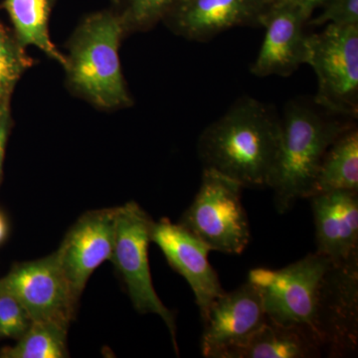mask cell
<instances>
[{
    "label": "cell",
    "mask_w": 358,
    "mask_h": 358,
    "mask_svg": "<svg viewBox=\"0 0 358 358\" xmlns=\"http://www.w3.org/2000/svg\"><path fill=\"white\" fill-rule=\"evenodd\" d=\"M282 122L274 108L243 96L202 131L199 154L211 169L243 187L267 186L279 159Z\"/></svg>",
    "instance_id": "cell-1"
},
{
    "label": "cell",
    "mask_w": 358,
    "mask_h": 358,
    "mask_svg": "<svg viewBox=\"0 0 358 358\" xmlns=\"http://www.w3.org/2000/svg\"><path fill=\"white\" fill-rule=\"evenodd\" d=\"M338 115L322 113L303 99L289 101L282 122L279 159L268 187L274 192L275 206L285 213L298 200L308 199L327 150L343 131L352 127Z\"/></svg>",
    "instance_id": "cell-2"
},
{
    "label": "cell",
    "mask_w": 358,
    "mask_h": 358,
    "mask_svg": "<svg viewBox=\"0 0 358 358\" xmlns=\"http://www.w3.org/2000/svg\"><path fill=\"white\" fill-rule=\"evenodd\" d=\"M126 33L121 15L101 11L87 16L68 43V84L96 107L117 109L133 103L119 56Z\"/></svg>",
    "instance_id": "cell-3"
},
{
    "label": "cell",
    "mask_w": 358,
    "mask_h": 358,
    "mask_svg": "<svg viewBox=\"0 0 358 358\" xmlns=\"http://www.w3.org/2000/svg\"><path fill=\"white\" fill-rule=\"evenodd\" d=\"M331 265L315 251L280 270L253 268L248 281L260 292L268 320L303 329L315 341L320 286Z\"/></svg>",
    "instance_id": "cell-4"
},
{
    "label": "cell",
    "mask_w": 358,
    "mask_h": 358,
    "mask_svg": "<svg viewBox=\"0 0 358 358\" xmlns=\"http://www.w3.org/2000/svg\"><path fill=\"white\" fill-rule=\"evenodd\" d=\"M243 186L222 173L203 169L201 185L180 225L211 251L241 254L251 239L241 194Z\"/></svg>",
    "instance_id": "cell-5"
},
{
    "label": "cell",
    "mask_w": 358,
    "mask_h": 358,
    "mask_svg": "<svg viewBox=\"0 0 358 358\" xmlns=\"http://www.w3.org/2000/svg\"><path fill=\"white\" fill-rule=\"evenodd\" d=\"M306 64L317 75L313 103L338 117L358 114V25L327 24L308 35Z\"/></svg>",
    "instance_id": "cell-6"
},
{
    "label": "cell",
    "mask_w": 358,
    "mask_h": 358,
    "mask_svg": "<svg viewBox=\"0 0 358 358\" xmlns=\"http://www.w3.org/2000/svg\"><path fill=\"white\" fill-rule=\"evenodd\" d=\"M154 220L147 212L131 201L115 207V239L112 261L126 284L129 299L140 313H154L164 320L178 353L173 313L164 305L155 292L148 263Z\"/></svg>",
    "instance_id": "cell-7"
},
{
    "label": "cell",
    "mask_w": 358,
    "mask_h": 358,
    "mask_svg": "<svg viewBox=\"0 0 358 358\" xmlns=\"http://www.w3.org/2000/svg\"><path fill=\"white\" fill-rule=\"evenodd\" d=\"M315 338L331 357H348L358 346V257L329 266L320 286Z\"/></svg>",
    "instance_id": "cell-8"
},
{
    "label": "cell",
    "mask_w": 358,
    "mask_h": 358,
    "mask_svg": "<svg viewBox=\"0 0 358 358\" xmlns=\"http://www.w3.org/2000/svg\"><path fill=\"white\" fill-rule=\"evenodd\" d=\"M0 289L16 299L33 320H54L70 324L77 301L56 253L20 263L0 279Z\"/></svg>",
    "instance_id": "cell-9"
},
{
    "label": "cell",
    "mask_w": 358,
    "mask_h": 358,
    "mask_svg": "<svg viewBox=\"0 0 358 358\" xmlns=\"http://www.w3.org/2000/svg\"><path fill=\"white\" fill-rule=\"evenodd\" d=\"M267 320L260 292L249 281L224 292L211 303L203 322L201 352L206 358H226Z\"/></svg>",
    "instance_id": "cell-10"
},
{
    "label": "cell",
    "mask_w": 358,
    "mask_h": 358,
    "mask_svg": "<svg viewBox=\"0 0 358 358\" xmlns=\"http://www.w3.org/2000/svg\"><path fill=\"white\" fill-rule=\"evenodd\" d=\"M115 208L88 212L66 235L56 255L79 301L92 274L114 253Z\"/></svg>",
    "instance_id": "cell-11"
},
{
    "label": "cell",
    "mask_w": 358,
    "mask_h": 358,
    "mask_svg": "<svg viewBox=\"0 0 358 358\" xmlns=\"http://www.w3.org/2000/svg\"><path fill=\"white\" fill-rule=\"evenodd\" d=\"M152 243L189 284L203 320L211 303L224 293L217 273L208 261L210 248L180 224L162 218L152 224Z\"/></svg>",
    "instance_id": "cell-12"
},
{
    "label": "cell",
    "mask_w": 358,
    "mask_h": 358,
    "mask_svg": "<svg viewBox=\"0 0 358 358\" xmlns=\"http://www.w3.org/2000/svg\"><path fill=\"white\" fill-rule=\"evenodd\" d=\"M310 17L300 7L289 3L266 7L260 26L266 33L251 73L257 77L291 76L306 64Z\"/></svg>",
    "instance_id": "cell-13"
},
{
    "label": "cell",
    "mask_w": 358,
    "mask_h": 358,
    "mask_svg": "<svg viewBox=\"0 0 358 358\" xmlns=\"http://www.w3.org/2000/svg\"><path fill=\"white\" fill-rule=\"evenodd\" d=\"M264 0H180L166 20L176 34L208 41L237 26L260 25Z\"/></svg>",
    "instance_id": "cell-14"
},
{
    "label": "cell",
    "mask_w": 358,
    "mask_h": 358,
    "mask_svg": "<svg viewBox=\"0 0 358 358\" xmlns=\"http://www.w3.org/2000/svg\"><path fill=\"white\" fill-rule=\"evenodd\" d=\"M310 199L317 253L333 264L358 257V192L317 193Z\"/></svg>",
    "instance_id": "cell-15"
},
{
    "label": "cell",
    "mask_w": 358,
    "mask_h": 358,
    "mask_svg": "<svg viewBox=\"0 0 358 358\" xmlns=\"http://www.w3.org/2000/svg\"><path fill=\"white\" fill-rule=\"evenodd\" d=\"M320 355V346L307 331L267 319L241 345L230 350L226 358H310Z\"/></svg>",
    "instance_id": "cell-16"
},
{
    "label": "cell",
    "mask_w": 358,
    "mask_h": 358,
    "mask_svg": "<svg viewBox=\"0 0 358 358\" xmlns=\"http://www.w3.org/2000/svg\"><path fill=\"white\" fill-rule=\"evenodd\" d=\"M54 0H3L18 41L24 47L35 46L52 60L65 67L66 56L56 48L49 32V18Z\"/></svg>",
    "instance_id": "cell-17"
},
{
    "label": "cell",
    "mask_w": 358,
    "mask_h": 358,
    "mask_svg": "<svg viewBox=\"0 0 358 358\" xmlns=\"http://www.w3.org/2000/svg\"><path fill=\"white\" fill-rule=\"evenodd\" d=\"M338 190L358 192V131L353 126L327 150L310 196Z\"/></svg>",
    "instance_id": "cell-18"
},
{
    "label": "cell",
    "mask_w": 358,
    "mask_h": 358,
    "mask_svg": "<svg viewBox=\"0 0 358 358\" xmlns=\"http://www.w3.org/2000/svg\"><path fill=\"white\" fill-rule=\"evenodd\" d=\"M68 322L60 320H33L18 343L0 352L1 358L68 357Z\"/></svg>",
    "instance_id": "cell-19"
},
{
    "label": "cell",
    "mask_w": 358,
    "mask_h": 358,
    "mask_svg": "<svg viewBox=\"0 0 358 358\" xmlns=\"http://www.w3.org/2000/svg\"><path fill=\"white\" fill-rule=\"evenodd\" d=\"M34 65L26 47L18 41L13 30L0 21V103H10L16 85Z\"/></svg>",
    "instance_id": "cell-20"
},
{
    "label": "cell",
    "mask_w": 358,
    "mask_h": 358,
    "mask_svg": "<svg viewBox=\"0 0 358 358\" xmlns=\"http://www.w3.org/2000/svg\"><path fill=\"white\" fill-rule=\"evenodd\" d=\"M180 0H129L122 14L126 32L148 30L159 20H166Z\"/></svg>",
    "instance_id": "cell-21"
},
{
    "label": "cell",
    "mask_w": 358,
    "mask_h": 358,
    "mask_svg": "<svg viewBox=\"0 0 358 358\" xmlns=\"http://www.w3.org/2000/svg\"><path fill=\"white\" fill-rule=\"evenodd\" d=\"M30 324L31 320L20 301L0 289V338H20Z\"/></svg>",
    "instance_id": "cell-22"
},
{
    "label": "cell",
    "mask_w": 358,
    "mask_h": 358,
    "mask_svg": "<svg viewBox=\"0 0 358 358\" xmlns=\"http://www.w3.org/2000/svg\"><path fill=\"white\" fill-rule=\"evenodd\" d=\"M322 6V13L317 17H310L307 26L358 25V0H327Z\"/></svg>",
    "instance_id": "cell-23"
},
{
    "label": "cell",
    "mask_w": 358,
    "mask_h": 358,
    "mask_svg": "<svg viewBox=\"0 0 358 358\" xmlns=\"http://www.w3.org/2000/svg\"><path fill=\"white\" fill-rule=\"evenodd\" d=\"M11 124L13 121H11L10 110H9L0 119V182L3 176L4 157H6L7 141L10 133Z\"/></svg>",
    "instance_id": "cell-24"
},
{
    "label": "cell",
    "mask_w": 358,
    "mask_h": 358,
    "mask_svg": "<svg viewBox=\"0 0 358 358\" xmlns=\"http://www.w3.org/2000/svg\"><path fill=\"white\" fill-rule=\"evenodd\" d=\"M327 0H264L265 6H273V4L289 3L300 7L308 17H313V11L317 7L322 6Z\"/></svg>",
    "instance_id": "cell-25"
},
{
    "label": "cell",
    "mask_w": 358,
    "mask_h": 358,
    "mask_svg": "<svg viewBox=\"0 0 358 358\" xmlns=\"http://www.w3.org/2000/svg\"><path fill=\"white\" fill-rule=\"evenodd\" d=\"M7 234H8V224H7L6 216L0 211V245L3 243Z\"/></svg>",
    "instance_id": "cell-26"
},
{
    "label": "cell",
    "mask_w": 358,
    "mask_h": 358,
    "mask_svg": "<svg viewBox=\"0 0 358 358\" xmlns=\"http://www.w3.org/2000/svg\"><path fill=\"white\" fill-rule=\"evenodd\" d=\"M9 105H10V103H0V119H1L2 115L10 110Z\"/></svg>",
    "instance_id": "cell-27"
},
{
    "label": "cell",
    "mask_w": 358,
    "mask_h": 358,
    "mask_svg": "<svg viewBox=\"0 0 358 358\" xmlns=\"http://www.w3.org/2000/svg\"><path fill=\"white\" fill-rule=\"evenodd\" d=\"M115 2H119V1H120V0H115Z\"/></svg>",
    "instance_id": "cell-28"
}]
</instances>
